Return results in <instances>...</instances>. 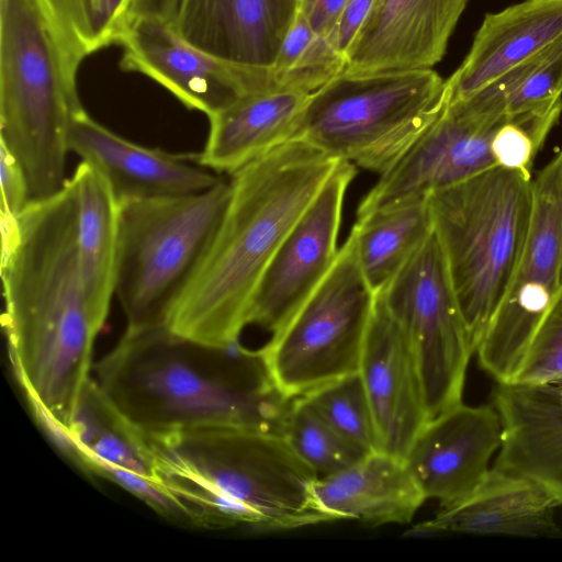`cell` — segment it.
Segmentation results:
<instances>
[{"mask_svg":"<svg viewBox=\"0 0 562 562\" xmlns=\"http://www.w3.org/2000/svg\"><path fill=\"white\" fill-rule=\"evenodd\" d=\"M3 328L15 374L47 430L66 429L103 326L83 290L75 189L32 201L1 249Z\"/></svg>","mask_w":562,"mask_h":562,"instance_id":"1","label":"cell"},{"mask_svg":"<svg viewBox=\"0 0 562 562\" xmlns=\"http://www.w3.org/2000/svg\"><path fill=\"white\" fill-rule=\"evenodd\" d=\"M94 371L111 405L146 439L209 426L280 436L291 400L259 349L209 346L166 326L126 329Z\"/></svg>","mask_w":562,"mask_h":562,"instance_id":"2","label":"cell"},{"mask_svg":"<svg viewBox=\"0 0 562 562\" xmlns=\"http://www.w3.org/2000/svg\"><path fill=\"white\" fill-rule=\"evenodd\" d=\"M340 161L293 138L232 173L220 225L165 326L209 346L238 342L270 261Z\"/></svg>","mask_w":562,"mask_h":562,"instance_id":"3","label":"cell"},{"mask_svg":"<svg viewBox=\"0 0 562 562\" xmlns=\"http://www.w3.org/2000/svg\"><path fill=\"white\" fill-rule=\"evenodd\" d=\"M147 440L157 480L193 525L280 531L331 521L314 495L318 475L279 435L209 426Z\"/></svg>","mask_w":562,"mask_h":562,"instance_id":"4","label":"cell"},{"mask_svg":"<svg viewBox=\"0 0 562 562\" xmlns=\"http://www.w3.org/2000/svg\"><path fill=\"white\" fill-rule=\"evenodd\" d=\"M428 201L475 353L525 248L531 176L496 165Z\"/></svg>","mask_w":562,"mask_h":562,"instance_id":"5","label":"cell"},{"mask_svg":"<svg viewBox=\"0 0 562 562\" xmlns=\"http://www.w3.org/2000/svg\"><path fill=\"white\" fill-rule=\"evenodd\" d=\"M82 105L33 0H0V144L23 168L32 201L60 191L71 117Z\"/></svg>","mask_w":562,"mask_h":562,"instance_id":"6","label":"cell"},{"mask_svg":"<svg viewBox=\"0 0 562 562\" xmlns=\"http://www.w3.org/2000/svg\"><path fill=\"white\" fill-rule=\"evenodd\" d=\"M447 103V82L432 69L340 72L311 93L294 138L382 176Z\"/></svg>","mask_w":562,"mask_h":562,"instance_id":"7","label":"cell"},{"mask_svg":"<svg viewBox=\"0 0 562 562\" xmlns=\"http://www.w3.org/2000/svg\"><path fill=\"white\" fill-rule=\"evenodd\" d=\"M231 196L224 178L199 193L120 204L114 294L126 329L165 326Z\"/></svg>","mask_w":562,"mask_h":562,"instance_id":"8","label":"cell"},{"mask_svg":"<svg viewBox=\"0 0 562 562\" xmlns=\"http://www.w3.org/2000/svg\"><path fill=\"white\" fill-rule=\"evenodd\" d=\"M375 296L361 271L350 231L324 281L259 349L284 396H302L358 372Z\"/></svg>","mask_w":562,"mask_h":562,"instance_id":"9","label":"cell"},{"mask_svg":"<svg viewBox=\"0 0 562 562\" xmlns=\"http://www.w3.org/2000/svg\"><path fill=\"white\" fill-rule=\"evenodd\" d=\"M378 294L412 348L429 420L462 403L467 369L474 353L435 229Z\"/></svg>","mask_w":562,"mask_h":562,"instance_id":"10","label":"cell"},{"mask_svg":"<svg viewBox=\"0 0 562 562\" xmlns=\"http://www.w3.org/2000/svg\"><path fill=\"white\" fill-rule=\"evenodd\" d=\"M529 233L508 288L476 349L497 383H510L562 290V150L532 181Z\"/></svg>","mask_w":562,"mask_h":562,"instance_id":"11","label":"cell"},{"mask_svg":"<svg viewBox=\"0 0 562 562\" xmlns=\"http://www.w3.org/2000/svg\"><path fill=\"white\" fill-rule=\"evenodd\" d=\"M119 45L123 50L122 69L149 77L184 106L206 116L239 97L283 89L272 66L210 55L157 19L130 20Z\"/></svg>","mask_w":562,"mask_h":562,"instance_id":"12","label":"cell"},{"mask_svg":"<svg viewBox=\"0 0 562 562\" xmlns=\"http://www.w3.org/2000/svg\"><path fill=\"white\" fill-rule=\"evenodd\" d=\"M507 117L469 99L448 102L405 156L366 194L357 216L427 198L496 166L492 140Z\"/></svg>","mask_w":562,"mask_h":562,"instance_id":"13","label":"cell"},{"mask_svg":"<svg viewBox=\"0 0 562 562\" xmlns=\"http://www.w3.org/2000/svg\"><path fill=\"white\" fill-rule=\"evenodd\" d=\"M357 175L341 160L274 254L254 294L247 323L281 330L333 268L345 194Z\"/></svg>","mask_w":562,"mask_h":562,"instance_id":"14","label":"cell"},{"mask_svg":"<svg viewBox=\"0 0 562 562\" xmlns=\"http://www.w3.org/2000/svg\"><path fill=\"white\" fill-rule=\"evenodd\" d=\"M502 441L496 409L460 403L428 420L403 460L426 498L447 507L483 482Z\"/></svg>","mask_w":562,"mask_h":562,"instance_id":"15","label":"cell"},{"mask_svg":"<svg viewBox=\"0 0 562 562\" xmlns=\"http://www.w3.org/2000/svg\"><path fill=\"white\" fill-rule=\"evenodd\" d=\"M358 372L373 415L379 451L404 459L429 416L412 348L379 294Z\"/></svg>","mask_w":562,"mask_h":562,"instance_id":"16","label":"cell"},{"mask_svg":"<svg viewBox=\"0 0 562 562\" xmlns=\"http://www.w3.org/2000/svg\"><path fill=\"white\" fill-rule=\"evenodd\" d=\"M468 0H373L341 72L431 69L443 57Z\"/></svg>","mask_w":562,"mask_h":562,"instance_id":"17","label":"cell"},{"mask_svg":"<svg viewBox=\"0 0 562 562\" xmlns=\"http://www.w3.org/2000/svg\"><path fill=\"white\" fill-rule=\"evenodd\" d=\"M69 150L106 178L120 204L199 193L223 178L180 155L128 140L93 120L83 108L71 117Z\"/></svg>","mask_w":562,"mask_h":562,"instance_id":"18","label":"cell"},{"mask_svg":"<svg viewBox=\"0 0 562 562\" xmlns=\"http://www.w3.org/2000/svg\"><path fill=\"white\" fill-rule=\"evenodd\" d=\"M296 4V0H179L169 25L210 55L271 66Z\"/></svg>","mask_w":562,"mask_h":562,"instance_id":"19","label":"cell"},{"mask_svg":"<svg viewBox=\"0 0 562 562\" xmlns=\"http://www.w3.org/2000/svg\"><path fill=\"white\" fill-rule=\"evenodd\" d=\"M558 506L540 483L493 467L469 496L440 507L431 519L415 525L408 535L457 532L554 538L561 535L554 515Z\"/></svg>","mask_w":562,"mask_h":562,"instance_id":"20","label":"cell"},{"mask_svg":"<svg viewBox=\"0 0 562 562\" xmlns=\"http://www.w3.org/2000/svg\"><path fill=\"white\" fill-rule=\"evenodd\" d=\"M503 441L494 467L540 483L562 505V383H498Z\"/></svg>","mask_w":562,"mask_h":562,"instance_id":"21","label":"cell"},{"mask_svg":"<svg viewBox=\"0 0 562 562\" xmlns=\"http://www.w3.org/2000/svg\"><path fill=\"white\" fill-rule=\"evenodd\" d=\"M562 36V0H524L486 14L461 66L446 80L448 102L463 100Z\"/></svg>","mask_w":562,"mask_h":562,"instance_id":"22","label":"cell"},{"mask_svg":"<svg viewBox=\"0 0 562 562\" xmlns=\"http://www.w3.org/2000/svg\"><path fill=\"white\" fill-rule=\"evenodd\" d=\"M311 93L276 89L239 97L207 116L209 133L196 161L231 176L293 139Z\"/></svg>","mask_w":562,"mask_h":562,"instance_id":"23","label":"cell"},{"mask_svg":"<svg viewBox=\"0 0 562 562\" xmlns=\"http://www.w3.org/2000/svg\"><path fill=\"white\" fill-rule=\"evenodd\" d=\"M314 495L331 520L371 526L406 524L427 499L403 459L373 451L347 467L318 476Z\"/></svg>","mask_w":562,"mask_h":562,"instance_id":"24","label":"cell"},{"mask_svg":"<svg viewBox=\"0 0 562 562\" xmlns=\"http://www.w3.org/2000/svg\"><path fill=\"white\" fill-rule=\"evenodd\" d=\"M76 195L77 239L83 290L105 322L114 295L120 202L102 172L81 160L69 178Z\"/></svg>","mask_w":562,"mask_h":562,"instance_id":"25","label":"cell"},{"mask_svg":"<svg viewBox=\"0 0 562 562\" xmlns=\"http://www.w3.org/2000/svg\"><path fill=\"white\" fill-rule=\"evenodd\" d=\"M49 432L89 473L115 467L157 480L148 440L111 405L93 379L88 382L70 425Z\"/></svg>","mask_w":562,"mask_h":562,"instance_id":"26","label":"cell"},{"mask_svg":"<svg viewBox=\"0 0 562 562\" xmlns=\"http://www.w3.org/2000/svg\"><path fill=\"white\" fill-rule=\"evenodd\" d=\"M434 229L428 196L357 216L351 232L361 271L374 294L387 285Z\"/></svg>","mask_w":562,"mask_h":562,"instance_id":"27","label":"cell"},{"mask_svg":"<svg viewBox=\"0 0 562 562\" xmlns=\"http://www.w3.org/2000/svg\"><path fill=\"white\" fill-rule=\"evenodd\" d=\"M57 48L66 77L88 56L120 43L128 23L131 0H33Z\"/></svg>","mask_w":562,"mask_h":562,"instance_id":"28","label":"cell"},{"mask_svg":"<svg viewBox=\"0 0 562 562\" xmlns=\"http://www.w3.org/2000/svg\"><path fill=\"white\" fill-rule=\"evenodd\" d=\"M561 95L562 36L469 99L488 114L512 117L562 109Z\"/></svg>","mask_w":562,"mask_h":562,"instance_id":"29","label":"cell"},{"mask_svg":"<svg viewBox=\"0 0 562 562\" xmlns=\"http://www.w3.org/2000/svg\"><path fill=\"white\" fill-rule=\"evenodd\" d=\"M280 436L318 476L339 472L370 453L339 434L304 396L290 400Z\"/></svg>","mask_w":562,"mask_h":562,"instance_id":"30","label":"cell"},{"mask_svg":"<svg viewBox=\"0 0 562 562\" xmlns=\"http://www.w3.org/2000/svg\"><path fill=\"white\" fill-rule=\"evenodd\" d=\"M302 396L344 437L367 452L379 451L375 424L359 372Z\"/></svg>","mask_w":562,"mask_h":562,"instance_id":"31","label":"cell"},{"mask_svg":"<svg viewBox=\"0 0 562 562\" xmlns=\"http://www.w3.org/2000/svg\"><path fill=\"white\" fill-rule=\"evenodd\" d=\"M561 112L558 109L507 117L492 140L496 165L531 176L533 160Z\"/></svg>","mask_w":562,"mask_h":562,"instance_id":"32","label":"cell"},{"mask_svg":"<svg viewBox=\"0 0 562 562\" xmlns=\"http://www.w3.org/2000/svg\"><path fill=\"white\" fill-rule=\"evenodd\" d=\"M510 383H562V290L540 324L524 363Z\"/></svg>","mask_w":562,"mask_h":562,"instance_id":"33","label":"cell"},{"mask_svg":"<svg viewBox=\"0 0 562 562\" xmlns=\"http://www.w3.org/2000/svg\"><path fill=\"white\" fill-rule=\"evenodd\" d=\"M1 247L15 235L20 214L32 202L26 175L14 156L0 144Z\"/></svg>","mask_w":562,"mask_h":562,"instance_id":"34","label":"cell"},{"mask_svg":"<svg viewBox=\"0 0 562 562\" xmlns=\"http://www.w3.org/2000/svg\"><path fill=\"white\" fill-rule=\"evenodd\" d=\"M316 38L305 13L296 9L282 41L274 61L271 65L282 88H285V78L305 57Z\"/></svg>","mask_w":562,"mask_h":562,"instance_id":"35","label":"cell"},{"mask_svg":"<svg viewBox=\"0 0 562 562\" xmlns=\"http://www.w3.org/2000/svg\"><path fill=\"white\" fill-rule=\"evenodd\" d=\"M373 0H347L340 19L327 40L336 53L344 59L363 23ZM345 66V65H344Z\"/></svg>","mask_w":562,"mask_h":562,"instance_id":"36","label":"cell"},{"mask_svg":"<svg viewBox=\"0 0 562 562\" xmlns=\"http://www.w3.org/2000/svg\"><path fill=\"white\" fill-rule=\"evenodd\" d=\"M347 0H304L296 9L303 11L317 37L333 34Z\"/></svg>","mask_w":562,"mask_h":562,"instance_id":"37","label":"cell"},{"mask_svg":"<svg viewBox=\"0 0 562 562\" xmlns=\"http://www.w3.org/2000/svg\"><path fill=\"white\" fill-rule=\"evenodd\" d=\"M179 0H131L130 18H153L166 23L173 19Z\"/></svg>","mask_w":562,"mask_h":562,"instance_id":"38","label":"cell"}]
</instances>
